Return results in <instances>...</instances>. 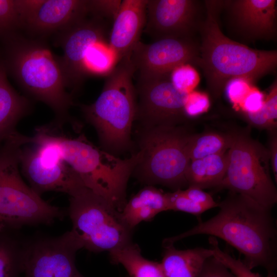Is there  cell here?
I'll return each instance as SVG.
<instances>
[{
    "instance_id": "obj_1",
    "label": "cell",
    "mask_w": 277,
    "mask_h": 277,
    "mask_svg": "<svg viewBox=\"0 0 277 277\" xmlns=\"http://www.w3.org/2000/svg\"><path fill=\"white\" fill-rule=\"evenodd\" d=\"M218 213L191 229L164 240V247L190 236L208 234L223 239L244 256L250 269L265 268L267 277H276L277 230L271 209L243 195L229 191L219 202Z\"/></svg>"
},
{
    "instance_id": "obj_2",
    "label": "cell",
    "mask_w": 277,
    "mask_h": 277,
    "mask_svg": "<svg viewBox=\"0 0 277 277\" xmlns=\"http://www.w3.org/2000/svg\"><path fill=\"white\" fill-rule=\"evenodd\" d=\"M204 3L206 16L199 28L201 44L197 66L203 71L213 97L219 98L232 79L243 78L253 83L275 70L276 50L254 49L230 39L221 31L219 21L223 1Z\"/></svg>"
},
{
    "instance_id": "obj_3",
    "label": "cell",
    "mask_w": 277,
    "mask_h": 277,
    "mask_svg": "<svg viewBox=\"0 0 277 277\" xmlns=\"http://www.w3.org/2000/svg\"><path fill=\"white\" fill-rule=\"evenodd\" d=\"M3 41L8 73L28 94L53 110L58 125L68 121L73 96L67 91L58 57L44 43L16 33Z\"/></svg>"
},
{
    "instance_id": "obj_4",
    "label": "cell",
    "mask_w": 277,
    "mask_h": 277,
    "mask_svg": "<svg viewBox=\"0 0 277 277\" xmlns=\"http://www.w3.org/2000/svg\"><path fill=\"white\" fill-rule=\"evenodd\" d=\"M134 73L129 54L106 76L96 101L80 106L86 122L96 131L102 149L115 155L132 145L131 130L136 109Z\"/></svg>"
},
{
    "instance_id": "obj_5",
    "label": "cell",
    "mask_w": 277,
    "mask_h": 277,
    "mask_svg": "<svg viewBox=\"0 0 277 277\" xmlns=\"http://www.w3.org/2000/svg\"><path fill=\"white\" fill-rule=\"evenodd\" d=\"M54 140L61 160L76 172L85 186L121 212L126 203L127 183L141 158V151L122 159L98 148L83 135L74 138L55 135Z\"/></svg>"
},
{
    "instance_id": "obj_6",
    "label": "cell",
    "mask_w": 277,
    "mask_h": 277,
    "mask_svg": "<svg viewBox=\"0 0 277 277\" xmlns=\"http://www.w3.org/2000/svg\"><path fill=\"white\" fill-rule=\"evenodd\" d=\"M28 141L27 136L17 132L0 148V230L49 224L65 215V212L43 200L22 178L19 152Z\"/></svg>"
},
{
    "instance_id": "obj_7",
    "label": "cell",
    "mask_w": 277,
    "mask_h": 277,
    "mask_svg": "<svg viewBox=\"0 0 277 277\" xmlns=\"http://www.w3.org/2000/svg\"><path fill=\"white\" fill-rule=\"evenodd\" d=\"M193 133L188 125L140 127L142 155L132 174L148 185H161L173 191L187 187V145Z\"/></svg>"
},
{
    "instance_id": "obj_8",
    "label": "cell",
    "mask_w": 277,
    "mask_h": 277,
    "mask_svg": "<svg viewBox=\"0 0 277 277\" xmlns=\"http://www.w3.org/2000/svg\"><path fill=\"white\" fill-rule=\"evenodd\" d=\"M251 127H233L227 151L226 175L217 189L247 196L267 209L277 202V190L270 173L268 149L251 135Z\"/></svg>"
},
{
    "instance_id": "obj_9",
    "label": "cell",
    "mask_w": 277,
    "mask_h": 277,
    "mask_svg": "<svg viewBox=\"0 0 277 277\" xmlns=\"http://www.w3.org/2000/svg\"><path fill=\"white\" fill-rule=\"evenodd\" d=\"M68 213L71 230L89 251L110 252L132 242V230L123 222L120 212L86 187L70 196Z\"/></svg>"
},
{
    "instance_id": "obj_10",
    "label": "cell",
    "mask_w": 277,
    "mask_h": 277,
    "mask_svg": "<svg viewBox=\"0 0 277 277\" xmlns=\"http://www.w3.org/2000/svg\"><path fill=\"white\" fill-rule=\"evenodd\" d=\"M84 248L72 231L55 237H42L24 243L25 277H84L75 263L76 252Z\"/></svg>"
},
{
    "instance_id": "obj_11",
    "label": "cell",
    "mask_w": 277,
    "mask_h": 277,
    "mask_svg": "<svg viewBox=\"0 0 277 277\" xmlns=\"http://www.w3.org/2000/svg\"><path fill=\"white\" fill-rule=\"evenodd\" d=\"M135 121L140 127L188 125L192 119L185 114L184 102L187 94L179 91L169 75L137 81Z\"/></svg>"
},
{
    "instance_id": "obj_12",
    "label": "cell",
    "mask_w": 277,
    "mask_h": 277,
    "mask_svg": "<svg viewBox=\"0 0 277 277\" xmlns=\"http://www.w3.org/2000/svg\"><path fill=\"white\" fill-rule=\"evenodd\" d=\"M200 46L192 37L165 38L149 44L140 41L130 54L137 81L166 77L176 67L196 65Z\"/></svg>"
},
{
    "instance_id": "obj_13",
    "label": "cell",
    "mask_w": 277,
    "mask_h": 277,
    "mask_svg": "<svg viewBox=\"0 0 277 277\" xmlns=\"http://www.w3.org/2000/svg\"><path fill=\"white\" fill-rule=\"evenodd\" d=\"M107 34L105 21L93 16L60 32L58 44L63 55L58 58L72 95L80 90L86 77L84 60L87 50L98 42L106 41Z\"/></svg>"
},
{
    "instance_id": "obj_14",
    "label": "cell",
    "mask_w": 277,
    "mask_h": 277,
    "mask_svg": "<svg viewBox=\"0 0 277 277\" xmlns=\"http://www.w3.org/2000/svg\"><path fill=\"white\" fill-rule=\"evenodd\" d=\"M22 27L31 33L61 32L89 14L88 0H16Z\"/></svg>"
},
{
    "instance_id": "obj_15",
    "label": "cell",
    "mask_w": 277,
    "mask_h": 277,
    "mask_svg": "<svg viewBox=\"0 0 277 277\" xmlns=\"http://www.w3.org/2000/svg\"><path fill=\"white\" fill-rule=\"evenodd\" d=\"M199 4L194 0H148L144 31L154 41L192 37L202 22Z\"/></svg>"
},
{
    "instance_id": "obj_16",
    "label": "cell",
    "mask_w": 277,
    "mask_h": 277,
    "mask_svg": "<svg viewBox=\"0 0 277 277\" xmlns=\"http://www.w3.org/2000/svg\"><path fill=\"white\" fill-rule=\"evenodd\" d=\"M22 172L38 194L46 191L66 193L69 196L85 187L80 177L63 161H44L34 147L21 148L19 156Z\"/></svg>"
},
{
    "instance_id": "obj_17",
    "label": "cell",
    "mask_w": 277,
    "mask_h": 277,
    "mask_svg": "<svg viewBox=\"0 0 277 277\" xmlns=\"http://www.w3.org/2000/svg\"><path fill=\"white\" fill-rule=\"evenodd\" d=\"M231 26L245 40L271 39L276 34V0L223 1Z\"/></svg>"
},
{
    "instance_id": "obj_18",
    "label": "cell",
    "mask_w": 277,
    "mask_h": 277,
    "mask_svg": "<svg viewBox=\"0 0 277 277\" xmlns=\"http://www.w3.org/2000/svg\"><path fill=\"white\" fill-rule=\"evenodd\" d=\"M148 0H123L113 22L109 35V46L118 62L131 54L140 42L146 18Z\"/></svg>"
},
{
    "instance_id": "obj_19",
    "label": "cell",
    "mask_w": 277,
    "mask_h": 277,
    "mask_svg": "<svg viewBox=\"0 0 277 277\" xmlns=\"http://www.w3.org/2000/svg\"><path fill=\"white\" fill-rule=\"evenodd\" d=\"M7 74L4 62L0 60V143L16 132V125L31 109L30 102L12 88Z\"/></svg>"
},
{
    "instance_id": "obj_20",
    "label": "cell",
    "mask_w": 277,
    "mask_h": 277,
    "mask_svg": "<svg viewBox=\"0 0 277 277\" xmlns=\"http://www.w3.org/2000/svg\"><path fill=\"white\" fill-rule=\"evenodd\" d=\"M167 210V192L153 186L147 185L126 202L120 214L125 224L133 230L141 222L149 221L157 214Z\"/></svg>"
},
{
    "instance_id": "obj_21",
    "label": "cell",
    "mask_w": 277,
    "mask_h": 277,
    "mask_svg": "<svg viewBox=\"0 0 277 277\" xmlns=\"http://www.w3.org/2000/svg\"><path fill=\"white\" fill-rule=\"evenodd\" d=\"M164 247L161 264L166 277H197L206 261L213 256L210 248L180 250L173 245Z\"/></svg>"
},
{
    "instance_id": "obj_22",
    "label": "cell",
    "mask_w": 277,
    "mask_h": 277,
    "mask_svg": "<svg viewBox=\"0 0 277 277\" xmlns=\"http://www.w3.org/2000/svg\"><path fill=\"white\" fill-rule=\"evenodd\" d=\"M228 165L227 151L191 161L186 173L188 187L217 189Z\"/></svg>"
},
{
    "instance_id": "obj_23",
    "label": "cell",
    "mask_w": 277,
    "mask_h": 277,
    "mask_svg": "<svg viewBox=\"0 0 277 277\" xmlns=\"http://www.w3.org/2000/svg\"><path fill=\"white\" fill-rule=\"evenodd\" d=\"M109 252L111 262L123 266L129 277H166L161 263L143 257L132 242Z\"/></svg>"
},
{
    "instance_id": "obj_24",
    "label": "cell",
    "mask_w": 277,
    "mask_h": 277,
    "mask_svg": "<svg viewBox=\"0 0 277 277\" xmlns=\"http://www.w3.org/2000/svg\"><path fill=\"white\" fill-rule=\"evenodd\" d=\"M232 135L231 129L227 132L206 131L194 133L187 145V153L191 161L224 153L229 149Z\"/></svg>"
},
{
    "instance_id": "obj_25",
    "label": "cell",
    "mask_w": 277,
    "mask_h": 277,
    "mask_svg": "<svg viewBox=\"0 0 277 277\" xmlns=\"http://www.w3.org/2000/svg\"><path fill=\"white\" fill-rule=\"evenodd\" d=\"M13 231L0 230V277H18L24 269V245Z\"/></svg>"
},
{
    "instance_id": "obj_26",
    "label": "cell",
    "mask_w": 277,
    "mask_h": 277,
    "mask_svg": "<svg viewBox=\"0 0 277 277\" xmlns=\"http://www.w3.org/2000/svg\"><path fill=\"white\" fill-rule=\"evenodd\" d=\"M118 61L106 41L98 42L87 50L84 68L86 76H107L115 68Z\"/></svg>"
},
{
    "instance_id": "obj_27",
    "label": "cell",
    "mask_w": 277,
    "mask_h": 277,
    "mask_svg": "<svg viewBox=\"0 0 277 277\" xmlns=\"http://www.w3.org/2000/svg\"><path fill=\"white\" fill-rule=\"evenodd\" d=\"M22 27L16 0H0V38L16 33Z\"/></svg>"
},
{
    "instance_id": "obj_28",
    "label": "cell",
    "mask_w": 277,
    "mask_h": 277,
    "mask_svg": "<svg viewBox=\"0 0 277 277\" xmlns=\"http://www.w3.org/2000/svg\"><path fill=\"white\" fill-rule=\"evenodd\" d=\"M209 243L213 251V257L226 267L236 277H260L254 273L240 259L233 258L228 253L222 251L219 246L215 237L210 236Z\"/></svg>"
},
{
    "instance_id": "obj_29",
    "label": "cell",
    "mask_w": 277,
    "mask_h": 277,
    "mask_svg": "<svg viewBox=\"0 0 277 277\" xmlns=\"http://www.w3.org/2000/svg\"><path fill=\"white\" fill-rule=\"evenodd\" d=\"M169 79L173 86L180 92L188 94L194 90L200 82V76L190 64L180 65L169 74Z\"/></svg>"
},
{
    "instance_id": "obj_30",
    "label": "cell",
    "mask_w": 277,
    "mask_h": 277,
    "mask_svg": "<svg viewBox=\"0 0 277 277\" xmlns=\"http://www.w3.org/2000/svg\"><path fill=\"white\" fill-rule=\"evenodd\" d=\"M210 107V100L205 92L193 91L186 94L184 102V110L188 117L193 119L207 112Z\"/></svg>"
},
{
    "instance_id": "obj_31",
    "label": "cell",
    "mask_w": 277,
    "mask_h": 277,
    "mask_svg": "<svg viewBox=\"0 0 277 277\" xmlns=\"http://www.w3.org/2000/svg\"><path fill=\"white\" fill-rule=\"evenodd\" d=\"M121 3V0H88L89 14L104 21L113 22Z\"/></svg>"
},
{
    "instance_id": "obj_32",
    "label": "cell",
    "mask_w": 277,
    "mask_h": 277,
    "mask_svg": "<svg viewBox=\"0 0 277 277\" xmlns=\"http://www.w3.org/2000/svg\"><path fill=\"white\" fill-rule=\"evenodd\" d=\"M253 84L250 81L243 78L232 79L227 84L225 90L236 112L239 111L240 105L253 86Z\"/></svg>"
},
{
    "instance_id": "obj_33",
    "label": "cell",
    "mask_w": 277,
    "mask_h": 277,
    "mask_svg": "<svg viewBox=\"0 0 277 277\" xmlns=\"http://www.w3.org/2000/svg\"><path fill=\"white\" fill-rule=\"evenodd\" d=\"M240 116L250 127L267 131L276 129L277 122L271 120L266 109L263 107L255 113L239 112Z\"/></svg>"
},
{
    "instance_id": "obj_34",
    "label": "cell",
    "mask_w": 277,
    "mask_h": 277,
    "mask_svg": "<svg viewBox=\"0 0 277 277\" xmlns=\"http://www.w3.org/2000/svg\"><path fill=\"white\" fill-rule=\"evenodd\" d=\"M265 98L263 93L253 86L240 105L238 112L255 113L260 111L264 105Z\"/></svg>"
},
{
    "instance_id": "obj_35",
    "label": "cell",
    "mask_w": 277,
    "mask_h": 277,
    "mask_svg": "<svg viewBox=\"0 0 277 277\" xmlns=\"http://www.w3.org/2000/svg\"><path fill=\"white\" fill-rule=\"evenodd\" d=\"M197 277H236L213 256L208 259Z\"/></svg>"
},
{
    "instance_id": "obj_36",
    "label": "cell",
    "mask_w": 277,
    "mask_h": 277,
    "mask_svg": "<svg viewBox=\"0 0 277 277\" xmlns=\"http://www.w3.org/2000/svg\"><path fill=\"white\" fill-rule=\"evenodd\" d=\"M268 133V147L270 157V164L275 182L277 181V130L267 131Z\"/></svg>"
}]
</instances>
